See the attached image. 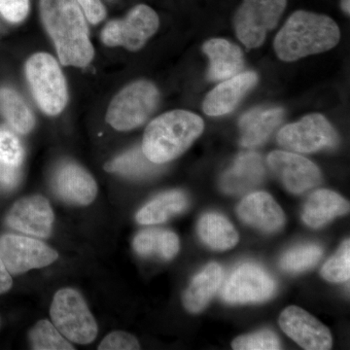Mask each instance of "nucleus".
Here are the masks:
<instances>
[{
	"mask_svg": "<svg viewBox=\"0 0 350 350\" xmlns=\"http://www.w3.org/2000/svg\"><path fill=\"white\" fill-rule=\"evenodd\" d=\"M24 160V149L19 138L7 129L0 128V163L20 169Z\"/></svg>",
	"mask_w": 350,
	"mask_h": 350,
	"instance_id": "nucleus-32",
	"label": "nucleus"
},
{
	"mask_svg": "<svg viewBox=\"0 0 350 350\" xmlns=\"http://www.w3.org/2000/svg\"><path fill=\"white\" fill-rule=\"evenodd\" d=\"M158 101V90L151 82L140 80L131 83L110 103L107 123L117 131L137 128L153 113Z\"/></svg>",
	"mask_w": 350,
	"mask_h": 350,
	"instance_id": "nucleus-6",
	"label": "nucleus"
},
{
	"mask_svg": "<svg viewBox=\"0 0 350 350\" xmlns=\"http://www.w3.org/2000/svg\"><path fill=\"white\" fill-rule=\"evenodd\" d=\"M0 112L14 130L25 135L34 126L33 115L17 92L9 88L0 90Z\"/></svg>",
	"mask_w": 350,
	"mask_h": 350,
	"instance_id": "nucleus-27",
	"label": "nucleus"
},
{
	"mask_svg": "<svg viewBox=\"0 0 350 350\" xmlns=\"http://www.w3.org/2000/svg\"><path fill=\"white\" fill-rule=\"evenodd\" d=\"M105 170L129 178L144 179L158 174L162 165L151 162L144 155L142 147L137 146L105 163Z\"/></svg>",
	"mask_w": 350,
	"mask_h": 350,
	"instance_id": "nucleus-26",
	"label": "nucleus"
},
{
	"mask_svg": "<svg viewBox=\"0 0 350 350\" xmlns=\"http://www.w3.org/2000/svg\"><path fill=\"white\" fill-rule=\"evenodd\" d=\"M204 123L195 113L174 110L161 115L147 126L142 151L151 162L163 165L187 150L202 135Z\"/></svg>",
	"mask_w": 350,
	"mask_h": 350,
	"instance_id": "nucleus-3",
	"label": "nucleus"
},
{
	"mask_svg": "<svg viewBox=\"0 0 350 350\" xmlns=\"http://www.w3.org/2000/svg\"><path fill=\"white\" fill-rule=\"evenodd\" d=\"M257 81L258 75L253 71L239 72L224 80L207 94L202 110L208 116H222L232 112Z\"/></svg>",
	"mask_w": 350,
	"mask_h": 350,
	"instance_id": "nucleus-16",
	"label": "nucleus"
},
{
	"mask_svg": "<svg viewBox=\"0 0 350 350\" xmlns=\"http://www.w3.org/2000/svg\"><path fill=\"white\" fill-rule=\"evenodd\" d=\"M56 194L68 204L88 206L98 194V186L92 175L75 163H64L53 177Z\"/></svg>",
	"mask_w": 350,
	"mask_h": 350,
	"instance_id": "nucleus-15",
	"label": "nucleus"
},
{
	"mask_svg": "<svg viewBox=\"0 0 350 350\" xmlns=\"http://www.w3.org/2000/svg\"><path fill=\"white\" fill-rule=\"evenodd\" d=\"M278 142L288 150L313 153L337 146L338 137L328 120L317 113L283 126L278 133Z\"/></svg>",
	"mask_w": 350,
	"mask_h": 350,
	"instance_id": "nucleus-8",
	"label": "nucleus"
},
{
	"mask_svg": "<svg viewBox=\"0 0 350 350\" xmlns=\"http://www.w3.org/2000/svg\"><path fill=\"white\" fill-rule=\"evenodd\" d=\"M20 179V169L6 167L0 163V187L12 189L17 185Z\"/></svg>",
	"mask_w": 350,
	"mask_h": 350,
	"instance_id": "nucleus-36",
	"label": "nucleus"
},
{
	"mask_svg": "<svg viewBox=\"0 0 350 350\" xmlns=\"http://www.w3.org/2000/svg\"><path fill=\"white\" fill-rule=\"evenodd\" d=\"M133 248L142 256L170 260L178 253L179 239L172 231L147 230L139 232L133 239Z\"/></svg>",
	"mask_w": 350,
	"mask_h": 350,
	"instance_id": "nucleus-25",
	"label": "nucleus"
},
{
	"mask_svg": "<svg viewBox=\"0 0 350 350\" xmlns=\"http://www.w3.org/2000/svg\"><path fill=\"white\" fill-rule=\"evenodd\" d=\"M340 38V29L330 17L300 10L290 16L273 46L282 61L295 62L332 49Z\"/></svg>",
	"mask_w": 350,
	"mask_h": 350,
	"instance_id": "nucleus-2",
	"label": "nucleus"
},
{
	"mask_svg": "<svg viewBox=\"0 0 350 350\" xmlns=\"http://www.w3.org/2000/svg\"><path fill=\"white\" fill-rule=\"evenodd\" d=\"M269 169L294 194H301L319 185L321 172L305 157L286 151H273L268 157Z\"/></svg>",
	"mask_w": 350,
	"mask_h": 350,
	"instance_id": "nucleus-12",
	"label": "nucleus"
},
{
	"mask_svg": "<svg viewBox=\"0 0 350 350\" xmlns=\"http://www.w3.org/2000/svg\"><path fill=\"white\" fill-rule=\"evenodd\" d=\"M13 280L11 273L6 269L5 265L0 259V294L5 293L12 287Z\"/></svg>",
	"mask_w": 350,
	"mask_h": 350,
	"instance_id": "nucleus-37",
	"label": "nucleus"
},
{
	"mask_svg": "<svg viewBox=\"0 0 350 350\" xmlns=\"http://www.w3.org/2000/svg\"><path fill=\"white\" fill-rule=\"evenodd\" d=\"M188 204L187 196L183 192L170 191L152 200L138 211L135 218L139 224H160L185 211Z\"/></svg>",
	"mask_w": 350,
	"mask_h": 350,
	"instance_id": "nucleus-24",
	"label": "nucleus"
},
{
	"mask_svg": "<svg viewBox=\"0 0 350 350\" xmlns=\"http://www.w3.org/2000/svg\"><path fill=\"white\" fill-rule=\"evenodd\" d=\"M264 176L262 157L248 152L239 155L231 169L225 172L221 178V188L227 194H243L259 185Z\"/></svg>",
	"mask_w": 350,
	"mask_h": 350,
	"instance_id": "nucleus-19",
	"label": "nucleus"
},
{
	"mask_svg": "<svg viewBox=\"0 0 350 350\" xmlns=\"http://www.w3.org/2000/svg\"><path fill=\"white\" fill-rule=\"evenodd\" d=\"M324 280L330 282H345L350 278V243L347 239L338 252L328 260L321 269Z\"/></svg>",
	"mask_w": 350,
	"mask_h": 350,
	"instance_id": "nucleus-30",
	"label": "nucleus"
},
{
	"mask_svg": "<svg viewBox=\"0 0 350 350\" xmlns=\"http://www.w3.org/2000/svg\"><path fill=\"white\" fill-rule=\"evenodd\" d=\"M286 0H243L234 18L237 36L247 49L260 47L278 25Z\"/></svg>",
	"mask_w": 350,
	"mask_h": 350,
	"instance_id": "nucleus-7",
	"label": "nucleus"
},
{
	"mask_svg": "<svg viewBox=\"0 0 350 350\" xmlns=\"http://www.w3.org/2000/svg\"><path fill=\"white\" fill-rule=\"evenodd\" d=\"M280 328L306 350H328L333 340L331 332L310 313L299 306H288L280 317Z\"/></svg>",
	"mask_w": 350,
	"mask_h": 350,
	"instance_id": "nucleus-13",
	"label": "nucleus"
},
{
	"mask_svg": "<svg viewBox=\"0 0 350 350\" xmlns=\"http://www.w3.org/2000/svg\"><path fill=\"white\" fill-rule=\"evenodd\" d=\"M31 93L46 114L57 115L68 103V88L59 64L51 55L38 53L25 64Z\"/></svg>",
	"mask_w": 350,
	"mask_h": 350,
	"instance_id": "nucleus-5",
	"label": "nucleus"
},
{
	"mask_svg": "<svg viewBox=\"0 0 350 350\" xmlns=\"http://www.w3.org/2000/svg\"><path fill=\"white\" fill-rule=\"evenodd\" d=\"M57 257V251L38 239L13 234L0 237V259L11 275L49 266Z\"/></svg>",
	"mask_w": 350,
	"mask_h": 350,
	"instance_id": "nucleus-11",
	"label": "nucleus"
},
{
	"mask_svg": "<svg viewBox=\"0 0 350 350\" xmlns=\"http://www.w3.org/2000/svg\"><path fill=\"white\" fill-rule=\"evenodd\" d=\"M342 7L345 13L349 15L350 13V1L349 0H342Z\"/></svg>",
	"mask_w": 350,
	"mask_h": 350,
	"instance_id": "nucleus-38",
	"label": "nucleus"
},
{
	"mask_svg": "<svg viewBox=\"0 0 350 350\" xmlns=\"http://www.w3.org/2000/svg\"><path fill=\"white\" fill-rule=\"evenodd\" d=\"M202 51L211 62L207 73L211 81H224L243 69V54L236 44L225 39H211L204 44Z\"/></svg>",
	"mask_w": 350,
	"mask_h": 350,
	"instance_id": "nucleus-18",
	"label": "nucleus"
},
{
	"mask_svg": "<svg viewBox=\"0 0 350 350\" xmlns=\"http://www.w3.org/2000/svg\"><path fill=\"white\" fill-rule=\"evenodd\" d=\"M31 349L36 350H75L68 338L62 335L54 324L41 320L29 333Z\"/></svg>",
	"mask_w": 350,
	"mask_h": 350,
	"instance_id": "nucleus-28",
	"label": "nucleus"
},
{
	"mask_svg": "<svg viewBox=\"0 0 350 350\" xmlns=\"http://www.w3.org/2000/svg\"><path fill=\"white\" fill-rule=\"evenodd\" d=\"M198 232L200 239L214 250H228L239 243V234L225 216L216 213L204 214L200 219Z\"/></svg>",
	"mask_w": 350,
	"mask_h": 350,
	"instance_id": "nucleus-23",
	"label": "nucleus"
},
{
	"mask_svg": "<svg viewBox=\"0 0 350 350\" xmlns=\"http://www.w3.org/2000/svg\"><path fill=\"white\" fill-rule=\"evenodd\" d=\"M275 280L254 264H243L234 269L221 290V298L230 305L261 303L275 292Z\"/></svg>",
	"mask_w": 350,
	"mask_h": 350,
	"instance_id": "nucleus-10",
	"label": "nucleus"
},
{
	"mask_svg": "<svg viewBox=\"0 0 350 350\" xmlns=\"http://www.w3.org/2000/svg\"><path fill=\"white\" fill-rule=\"evenodd\" d=\"M223 280L222 267L211 262L193 278L183 295V305L189 312L199 313L208 305Z\"/></svg>",
	"mask_w": 350,
	"mask_h": 350,
	"instance_id": "nucleus-22",
	"label": "nucleus"
},
{
	"mask_svg": "<svg viewBox=\"0 0 350 350\" xmlns=\"http://www.w3.org/2000/svg\"><path fill=\"white\" fill-rule=\"evenodd\" d=\"M100 350H135L140 349L139 342L131 334L115 331L103 338L98 345Z\"/></svg>",
	"mask_w": 350,
	"mask_h": 350,
	"instance_id": "nucleus-33",
	"label": "nucleus"
},
{
	"mask_svg": "<svg viewBox=\"0 0 350 350\" xmlns=\"http://www.w3.org/2000/svg\"><path fill=\"white\" fill-rule=\"evenodd\" d=\"M44 27L57 48L64 66H86L94 47L79 4L76 0H40Z\"/></svg>",
	"mask_w": 350,
	"mask_h": 350,
	"instance_id": "nucleus-1",
	"label": "nucleus"
},
{
	"mask_svg": "<svg viewBox=\"0 0 350 350\" xmlns=\"http://www.w3.org/2000/svg\"><path fill=\"white\" fill-rule=\"evenodd\" d=\"M159 29V17L149 6H135L123 20L108 23L101 33L107 46H123L130 51L142 49Z\"/></svg>",
	"mask_w": 350,
	"mask_h": 350,
	"instance_id": "nucleus-9",
	"label": "nucleus"
},
{
	"mask_svg": "<svg viewBox=\"0 0 350 350\" xmlns=\"http://www.w3.org/2000/svg\"><path fill=\"white\" fill-rule=\"evenodd\" d=\"M29 0H0V13L6 20L19 23L29 12Z\"/></svg>",
	"mask_w": 350,
	"mask_h": 350,
	"instance_id": "nucleus-34",
	"label": "nucleus"
},
{
	"mask_svg": "<svg viewBox=\"0 0 350 350\" xmlns=\"http://www.w3.org/2000/svg\"><path fill=\"white\" fill-rule=\"evenodd\" d=\"M54 213L42 196H31L18 200L6 217V224L16 231L38 238H47L52 232Z\"/></svg>",
	"mask_w": 350,
	"mask_h": 350,
	"instance_id": "nucleus-14",
	"label": "nucleus"
},
{
	"mask_svg": "<svg viewBox=\"0 0 350 350\" xmlns=\"http://www.w3.org/2000/svg\"><path fill=\"white\" fill-rule=\"evenodd\" d=\"M237 213L244 223L266 232L278 231L285 223L282 207L268 193L246 196L239 204Z\"/></svg>",
	"mask_w": 350,
	"mask_h": 350,
	"instance_id": "nucleus-17",
	"label": "nucleus"
},
{
	"mask_svg": "<svg viewBox=\"0 0 350 350\" xmlns=\"http://www.w3.org/2000/svg\"><path fill=\"white\" fill-rule=\"evenodd\" d=\"M349 211V202L334 191L321 189L315 191L304 206V222L310 228H320L337 216Z\"/></svg>",
	"mask_w": 350,
	"mask_h": 350,
	"instance_id": "nucleus-21",
	"label": "nucleus"
},
{
	"mask_svg": "<svg viewBox=\"0 0 350 350\" xmlns=\"http://www.w3.org/2000/svg\"><path fill=\"white\" fill-rule=\"evenodd\" d=\"M284 110L280 107H258L250 110L239 120L241 144L246 148L260 146L280 125Z\"/></svg>",
	"mask_w": 350,
	"mask_h": 350,
	"instance_id": "nucleus-20",
	"label": "nucleus"
},
{
	"mask_svg": "<svg viewBox=\"0 0 350 350\" xmlns=\"http://www.w3.org/2000/svg\"><path fill=\"white\" fill-rule=\"evenodd\" d=\"M57 330L70 342L89 345L98 336V325L79 292L64 288L55 294L50 310Z\"/></svg>",
	"mask_w": 350,
	"mask_h": 350,
	"instance_id": "nucleus-4",
	"label": "nucleus"
},
{
	"mask_svg": "<svg viewBox=\"0 0 350 350\" xmlns=\"http://www.w3.org/2000/svg\"><path fill=\"white\" fill-rule=\"evenodd\" d=\"M236 350L282 349L278 336L271 330H262L234 338L232 344Z\"/></svg>",
	"mask_w": 350,
	"mask_h": 350,
	"instance_id": "nucleus-31",
	"label": "nucleus"
},
{
	"mask_svg": "<svg viewBox=\"0 0 350 350\" xmlns=\"http://www.w3.org/2000/svg\"><path fill=\"white\" fill-rule=\"evenodd\" d=\"M323 251L317 244H306L288 251L280 260V267L288 273H301L312 268L321 259Z\"/></svg>",
	"mask_w": 350,
	"mask_h": 350,
	"instance_id": "nucleus-29",
	"label": "nucleus"
},
{
	"mask_svg": "<svg viewBox=\"0 0 350 350\" xmlns=\"http://www.w3.org/2000/svg\"><path fill=\"white\" fill-rule=\"evenodd\" d=\"M81 6L87 19L92 24H98L105 19V9L100 0H76Z\"/></svg>",
	"mask_w": 350,
	"mask_h": 350,
	"instance_id": "nucleus-35",
	"label": "nucleus"
}]
</instances>
